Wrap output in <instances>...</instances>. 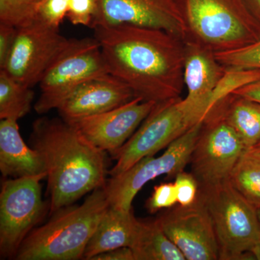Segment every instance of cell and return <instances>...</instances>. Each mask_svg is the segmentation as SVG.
I'll list each match as a JSON object with an SVG mask.
<instances>
[{"mask_svg": "<svg viewBox=\"0 0 260 260\" xmlns=\"http://www.w3.org/2000/svg\"><path fill=\"white\" fill-rule=\"evenodd\" d=\"M177 194V204L186 206L192 204L199 193V185L191 173L183 171L176 176L174 182Z\"/></svg>", "mask_w": 260, "mask_h": 260, "instance_id": "cell-28", "label": "cell"}, {"mask_svg": "<svg viewBox=\"0 0 260 260\" xmlns=\"http://www.w3.org/2000/svg\"><path fill=\"white\" fill-rule=\"evenodd\" d=\"M225 120L246 149L260 141V103L232 93L219 100Z\"/></svg>", "mask_w": 260, "mask_h": 260, "instance_id": "cell-19", "label": "cell"}, {"mask_svg": "<svg viewBox=\"0 0 260 260\" xmlns=\"http://www.w3.org/2000/svg\"><path fill=\"white\" fill-rule=\"evenodd\" d=\"M202 121L181 97L155 104L134 134L113 154L116 162L109 174L112 177L119 175L169 146Z\"/></svg>", "mask_w": 260, "mask_h": 260, "instance_id": "cell-6", "label": "cell"}, {"mask_svg": "<svg viewBox=\"0 0 260 260\" xmlns=\"http://www.w3.org/2000/svg\"><path fill=\"white\" fill-rule=\"evenodd\" d=\"M234 187L256 209L260 208V155L246 150L233 169Z\"/></svg>", "mask_w": 260, "mask_h": 260, "instance_id": "cell-22", "label": "cell"}, {"mask_svg": "<svg viewBox=\"0 0 260 260\" xmlns=\"http://www.w3.org/2000/svg\"><path fill=\"white\" fill-rule=\"evenodd\" d=\"M120 25L160 29L184 40V26L174 0H98L91 28Z\"/></svg>", "mask_w": 260, "mask_h": 260, "instance_id": "cell-13", "label": "cell"}, {"mask_svg": "<svg viewBox=\"0 0 260 260\" xmlns=\"http://www.w3.org/2000/svg\"><path fill=\"white\" fill-rule=\"evenodd\" d=\"M215 54L227 70H260V39L245 47Z\"/></svg>", "mask_w": 260, "mask_h": 260, "instance_id": "cell-24", "label": "cell"}, {"mask_svg": "<svg viewBox=\"0 0 260 260\" xmlns=\"http://www.w3.org/2000/svg\"><path fill=\"white\" fill-rule=\"evenodd\" d=\"M138 224L139 220L132 210L119 209L109 205L85 248L83 259L90 260L105 251L130 247Z\"/></svg>", "mask_w": 260, "mask_h": 260, "instance_id": "cell-18", "label": "cell"}, {"mask_svg": "<svg viewBox=\"0 0 260 260\" xmlns=\"http://www.w3.org/2000/svg\"><path fill=\"white\" fill-rule=\"evenodd\" d=\"M42 0H0V23L15 28L26 26L37 20Z\"/></svg>", "mask_w": 260, "mask_h": 260, "instance_id": "cell-23", "label": "cell"}, {"mask_svg": "<svg viewBox=\"0 0 260 260\" xmlns=\"http://www.w3.org/2000/svg\"><path fill=\"white\" fill-rule=\"evenodd\" d=\"M246 150H250L251 151L254 152V153L260 155V141L257 144L254 145V146L251 147L250 148L246 149Z\"/></svg>", "mask_w": 260, "mask_h": 260, "instance_id": "cell-34", "label": "cell"}, {"mask_svg": "<svg viewBox=\"0 0 260 260\" xmlns=\"http://www.w3.org/2000/svg\"><path fill=\"white\" fill-rule=\"evenodd\" d=\"M249 253L254 259L260 260V242L253 246Z\"/></svg>", "mask_w": 260, "mask_h": 260, "instance_id": "cell-33", "label": "cell"}, {"mask_svg": "<svg viewBox=\"0 0 260 260\" xmlns=\"http://www.w3.org/2000/svg\"><path fill=\"white\" fill-rule=\"evenodd\" d=\"M30 143L45 164L51 213L105 186L106 152L61 118L37 119Z\"/></svg>", "mask_w": 260, "mask_h": 260, "instance_id": "cell-2", "label": "cell"}, {"mask_svg": "<svg viewBox=\"0 0 260 260\" xmlns=\"http://www.w3.org/2000/svg\"><path fill=\"white\" fill-rule=\"evenodd\" d=\"M69 0H42L37 13V20L58 29L68 14Z\"/></svg>", "mask_w": 260, "mask_h": 260, "instance_id": "cell-25", "label": "cell"}, {"mask_svg": "<svg viewBox=\"0 0 260 260\" xmlns=\"http://www.w3.org/2000/svg\"><path fill=\"white\" fill-rule=\"evenodd\" d=\"M109 208L104 187L95 189L80 206L63 208L50 221L32 229L20 244L15 259H83L89 241Z\"/></svg>", "mask_w": 260, "mask_h": 260, "instance_id": "cell-3", "label": "cell"}, {"mask_svg": "<svg viewBox=\"0 0 260 260\" xmlns=\"http://www.w3.org/2000/svg\"><path fill=\"white\" fill-rule=\"evenodd\" d=\"M16 34L17 28L15 27L0 23V69L4 68L13 47Z\"/></svg>", "mask_w": 260, "mask_h": 260, "instance_id": "cell-29", "label": "cell"}, {"mask_svg": "<svg viewBox=\"0 0 260 260\" xmlns=\"http://www.w3.org/2000/svg\"><path fill=\"white\" fill-rule=\"evenodd\" d=\"M130 248L135 260H186L180 249L164 232L157 218L139 220Z\"/></svg>", "mask_w": 260, "mask_h": 260, "instance_id": "cell-20", "label": "cell"}, {"mask_svg": "<svg viewBox=\"0 0 260 260\" xmlns=\"http://www.w3.org/2000/svg\"><path fill=\"white\" fill-rule=\"evenodd\" d=\"M109 73L144 102L158 104L181 97L184 85V42L160 29L130 25L98 26Z\"/></svg>", "mask_w": 260, "mask_h": 260, "instance_id": "cell-1", "label": "cell"}, {"mask_svg": "<svg viewBox=\"0 0 260 260\" xmlns=\"http://www.w3.org/2000/svg\"><path fill=\"white\" fill-rule=\"evenodd\" d=\"M209 210L218 240L220 259H242L260 242L257 209L232 185L223 181L200 190Z\"/></svg>", "mask_w": 260, "mask_h": 260, "instance_id": "cell-5", "label": "cell"}, {"mask_svg": "<svg viewBox=\"0 0 260 260\" xmlns=\"http://www.w3.org/2000/svg\"><path fill=\"white\" fill-rule=\"evenodd\" d=\"M108 74L109 68L96 39H75L42 77L41 95L34 109L39 114L58 109L80 85Z\"/></svg>", "mask_w": 260, "mask_h": 260, "instance_id": "cell-8", "label": "cell"}, {"mask_svg": "<svg viewBox=\"0 0 260 260\" xmlns=\"http://www.w3.org/2000/svg\"><path fill=\"white\" fill-rule=\"evenodd\" d=\"M257 215H258V218H259V221L260 224V208L259 209H257Z\"/></svg>", "mask_w": 260, "mask_h": 260, "instance_id": "cell-35", "label": "cell"}, {"mask_svg": "<svg viewBox=\"0 0 260 260\" xmlns=\"http://www.w3.org/2000/svg\"><path fill=\"white\" fill-rule=\"evenodd\" d=\"M249 14L260 27V0H242Z\"/></svg>", "mask_w": 260, "mask_h": 260, "instance_id": "cell-32", "label": "cell"}, {"mask_svg": "<svg viewBox=\"0 0 260 260\" xmlns=\"http://www.w3.org/2000/svg\"><path fill=\"white\" fill-rule=\"evenodd\" d=\"M228 70L206 48L184 42V102L202 120L217 102V93Z\"/></svg>", "mask_w": 260, "mask_h": 260, "instance_id": "cell-15", "label": "cell"}, {"mask_svg": "<svg viewBox=\"0 0 260 260\" xmlns=\"http://www.w3.org/2000/svg\"><path fill=\"white\" fill-rule=\"evenodd\" d=\"M177 203L174 183H162L154 187L153 193L147 200L145 206L150 213H154L160 210L172 208Z\"/></svg>", "mask_w": 260, "mask_h": 260, "instance_id": "cell-27", "label": "cell"}, {"mask_svg": "<svg viewBox=\"0 0 260 260\" xmlns=\"http://www.w3.org/2000/svg\"><path fill=\"white\" fill-rule=\"evenodd\" d=\"M233 93L260 103V78L243 85Z\"/></svg>", "mask_w": 260, "mask_h": 260, "instance_id": "cell-31", "label": "cell"}, {"mask_svg": "<svg viewBox=\"0 0 260 260\" xmlns=\"http://www.w3.org/2000/svg\"><path fill=\"white\" fill-rule=\"evenodd\" d=\"M155 104L135 98L112 110L70 124L98 148L113 155L134 134Z\"/></svg>", "mask_w": 260, "mask_h": 260, "instance_id": "cell-14", "label": "cell"}, {"mask_svg": "<svg viewBox=\"0 0 260 260\" xmlns=\"http://www.w3.org/2000/svg\"><path fill=\"white\" fill-rule=\"evenodd\" d=\"M184 42L214 53L234 50L260 39V27L242 0H174Z\"/></svg>", "mask_w": 260, "mask_h": 260, "instance_id": "cell-4", "label": "cell"}, {"mask_svg": "<svg viewBox=\"0 0 260 260\" xmlns=\"http://www.w3.org/2000/svg\"><path fill=\"white\" fill-rule=\"evenodd\" d=\"M135 98L125 83L108 74L80 85L57 110L61 119L73 123L120 107Z\"/></svg>", "mask_w": 260, "mask_h": 260, "instance_id": "cell-16", "label": "cell"}, {"mask_svg": "<svg viewBox=\"0 0 260 260\" xmlns=\"http://www.w3.org/2000/svg\"><path fill=\"white\" fill-rule=\"evenodd\" d=\"M90 260H135V257L131 248L126 246L101 253Z\"/></svg>", "mask_w": 260, "mask_h": 260, "instance_id": "cell-30", "label": "cell"}, {"mask_svg": "<svg viewBox=\"0 0 260 260\" xmlns=\"http://www.w3.org/2000/svg\"><path fill=\"white\" fill-rule=\"evenodd\" d=\"M202 123H198L167 147L160 156L145 157L125 172L107 181L104 189L109 205L132 210L133 200L140 189L155 178L167 175L175 178L190 160Z\"/></svg>", "mask_w": 260, "mask_h": 260, "instance_id": "cell-9", "label": "cell"}, {"mask_svg": "<svg viewBox=\"0 0 260 260\" xmlns=\"http://www.w3.org/2000/svg\"><path fill=\"white\" fill-rule=\"evenodd\" d=\"M157 220L186 260L220 259L213 221L200 191L192 204L168 208Z\"/></svg>", "mask_w": 260, "mask_h": 260, "instance_id": "cell-12", "label": "cell"}, {"mask_svg": "<svg viewBox=\"0 0 260 260\" xmlns=\"http://www.w3.org/2000/svg\"><path fill=\"white\" fill-rule=\"evenodd\" d=\"M246 150L242 140L225 120L219 103H215L203 119L189 160L199 189H210L229 179Z\"/></svg>", "mask_w": 260, "mask_h": 260, "instance_id": "cell-7", "label": "cell"}, {"mask_svg": "<svg viewBox=\"0 0 260 260\" xmlns=\"http://www.w3.org/2000/svg\"><path fill=\"white\" fill-rule=\"evenodd\" d=\"M37 20L26 26L17 28L13 47L3 70L19 83L32 88L74 42Z\"/></svg>", "mask_w": 260, "mask_h": 260, "instance_id": "cell-11", "label": "cell"}, {"mask_svg": "<svg viewBox=\"0 0 260 260\" xmlns=\"http://www.w3.org/2000/svg\"><path fill=\"white\" fill-rule=\"evenodd\" d=\"M98 8V0H69L67 18L74 25L91 28Z\"/></svg>", "mask_w": 260, "mask_h": 260, "instance_id": "cell-26", "label": "cell"}, {"mask_svg": "<svg viewBox=\"0 0 260 260\" xmlns=\"http://www.w3.org/2000/svg\"><path fill=\"white\" fill-rule=\"evenodd\" d=\"M34 92L0 70V119L18 121L30 112Z\"/></svg>", "mask_w": 260, "mask_h": 260, "instance_id": "cell-21", "label": "cell"}, {"mask_svg": "<svg viewBox=\"0 0 260 260\" xmlns=\"http://www.w3.org/2000/svg\"><path fill=\"white\" fill-rule=\"evenodd\" d=\"M44 176L6 179L0 193V254L16 255L20 244L45 212L40 181Z\"/></svg>", "mask_w": 260, "mask_h": 260, "instance_id": "cell-10", "label": "cell"}, {"mask_svg": "<svg viewBox=\"0 0 260 260\" xmlns=\"http://www.w3.org/2000/svg\"><path fill=\"white\" fill-rule=\"evenodd\" d=\"M0 171L3 177L10 179L47 177L40 154L25 144L17 121L13 119L0 121Z\"/></svg>", "mask_w": 260, "mask_h": 260, "instance_id": "cell-17", "label": "cell"}]
</instances>
